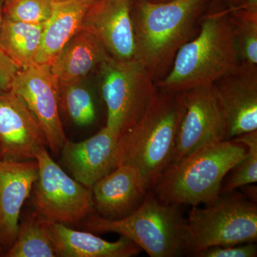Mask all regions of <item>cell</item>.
Wrapping results in <instances>:
<instances>
[{
	"label": "cell",
	"instance_id": "1f68e13d",
	"mask_svg": "<svg viewBox=\"0 0 257 257\" xmlns=\"http://www.w3.org/2000/svg\"><path fill=\"white\" fill-rule=\"evenodd\" d=\"M52 1H58V0H52Z\"/></svg>",
	"mask_w": 257,
	"mask_h": 257
},
{
	"label": "cell",
	"instance_id": "ffe728a7",
	"mask_svg": "<svg viewBox=\"0 0 257 257\" xmlns=\"http://www.w3.org/2000/svg\"><path fill=\"white\" fill-rule=\"evenodd\" d=\"M45 24H28L3 18L0 49L22 69L36 64Z\"/></svg>",
	"mask_w": 257,
	"mask_h": 257
},
{
	"label": "cell",
	"instance_id": "277c9868",
	"mask_svg": "<svg viewBox=\"0 0 257 257\" xmlns=\"http://www.w3.org/2000/svg\"><path fill=\"white\" fill-rule=\"evenodd\" d=\"M247 148L226 140L199 149L171 164L152 187L162 202L197 207L214 202L229 171L246 155Z\"/></svg>",
	"mask_w": 257,
	"mask_h": 257
},
{
	"label": "cell",
	"instance_id": "d4e9b609",
	"mask_svg": "<svg viewBox=\"0 0 257 257\" xmlns=\"http://www.w3.org/2000/svg\"><path fill=\"white\" fill-rule=\"evenodd\" d=\"M52 0H3V18L28 24H45L52 14Z\"/></svg>",
	"mask_w": 257,
	"mask_h": 257
},
{
	"label": "cell",
	"instance_id": "5b68a950",
	"mask_svg": "<svg viewBox=\"0 0 257 257\" xmlns=\"http://www.w3.org/2000/svg\"><path fill=\"white\" fill-rule=\"evenodd\" d=\"M181 207L162 202L150 190L128 215L106 219L95 214L86 221L85 228L91 232L125 236L151 257L182 256L186 255L187 219Z\"/></svg>",
	"mask_w": 257,
	"mask_h": 257
},
{
	"label": "cell",
	"instance_id": "f1b7e54d",
	"mask_svg": "<svg viewBox=\"0 0 257 257\" xmlns=\"http://www.w3.org/2000/svg\"><path fill=\"white\" fill-rule=\"evenodd\" d=\"M226 1L228 5V8H233V7L241 4L245 0H226Z\"/></svg>",
	"mask_w": 257,
	"mask_h": 257
},
{
	"label": "cell",
	"instance_id": "4316f807",
	"mask_svg": "<svg viewBox=\"0 0 257 257\" xmlns=\"http://www.w3.org/2000/svg\"><path fill=\"white\" fill-rule=\"evenodd\" d=\"M21 69L0 49V94L12 89L15 77Z\"/></svg>",
	"mask_w": 257,
	"mask_h": 257
},
{
	"label": "cell",
	"instance_id": "8992f818",
	"mask_svg": "<svg viewBox=\"0 0 257 257\" xmlns=\"http://www.w3.org/2000/svg\"><path fill=\"white\" fill-rule=\"evenodd\" d=\"M256 202L240 193H222L203 208L193 207L187 219L186 255L217 246L256 243Z\"/></svg>",
	"mask_w": 257,
	"mask_h": 257
},
{
	"label": "cell",
	"instance_id": "3957f363",
	"mask_svg": "<svg viewBox=\"0 0 257 257\" xmlns=\"http://www.w3.org/2000/svg\"><path fill=\"white\" fill-rule=\"evenodd\" d=\"M240 63L227 10L203 15L195 37L176 55L170 72L156 82L157 89L182 92L213 85Z\"/></svg>",
	"mask_w": 257,
	"mask_h": 257
},
{
	"label": "cell",
	"instance_id": "603a6c76",
	"mask_svg": "<svg viewBox=\"0 0 257 257\" xmlns=\"http://www.w3.org/2000/svg\"><path fill=\"white\" fill-rule=\"evenodd\" d=\"M82 81L58 82L59 104L74 124L87 126L95 119V105L90 91Z\"/></svg>",
	"mask_w": 257,
	"mask_h": 257
},
{
	"label": "cell",
	"instance_id": "ba28073f",
	"mask_svg": "<svg viewBox=\"0 0 257 257\" xmlns=\"http://www.w3.org/2000/svg\"><path fill=\"white\" fill-rule=\"evenodd\" d=\"M38 175L34 185L37 213L52 222L75 224L92 212V189L69 177L53 160L46 147L35 155Z\"/></svg>",
	"mask_w": 257,
	"mask_h": 257
},
{
	"label": "cell",
	"instance_id": "6da1fadb",
	"mask_svg": "<svg viewBox=\"0 0 257 257\" xmlns=\"http://www.w3.org/2000/svg\"><path fill=\"white\" fill-rule=\"evenodd\" d=\"M206 5L202 0H133L135 59L155 83L170 72L179 49L197 35Z\"/></svg>",
	"mask_w": 257,
	"mask_h": 257
},
{
	"label": "cell",
	"instance_id": "7402d4cb",
	"mask_svg": "<svg viewBox=\"0 0 257 257\" xmlns=\"http://www.w3.org/2000/svg\"><path fill=\"white\" fill-rule=\"evenodd\" d=\"M241 63L257 65V0L226 8Z\"/></svg>",
	"mask_w": 257,
	"mask_h": 257
},
{
	"label": "cell",
	"instance_id": "2e32d148",
	"mask_svg": "<svg viewBox=\"0 0 257 257\" xmlns=\"http://www.w3.org/2000/svg\"><path fill=\"white\" fill-rule=\"evenodd\" d=\"M118 138L105 126L84 141L72 143L67 140L60 152L73 178L92 188L99 179L114 170Z\"/></svg>",
	"mask_w": 257,
	"mask_h": 257
},
{
	"label": "cell",
	"instance_id": "8fae6325",
	"mask_svg": "<svg viewBox=\"0 0 257 257\" xmlns=\"http://www.w3.org/2000/svg\"><path fill=\"white\" fill-rule=\"evenodd\" d=\"M212 86L227 140L257 130V65L240 62Z\"/></svg>",
	"mask_w": 257,
	"mask_h": 257
},
{
	"label": "cell",
	"instance_id": "9a60e30c",
	"mask_svg": "<svg viewBox=\"0 0 257 257\" xmlns=\"http://www.w3.org/2000/svg\"><path fill=\"white\" fill-rule=\"evenodd\" d=\"M38 175L36 160L0 159V245L10 248L16 239L24 203Z\"/></svg>",
	"mask_w": 257,
	"mask_h": 257
},
{
	"label": "cell",
	"instance_id": "d6986e66",
	"mask_svg": "<svg viewBox=\"0 0 257 257\" xmlns=\"http://www.w3.org/2000/svg\"><path fill=\"white\" fill-rule=\"evenodd\" d=\"M96 0L53 1L50 18L44 25L37 64H50L65 44L79 31L87 10Z\"/></svg>",
	"mask_w": 257,
	"mask_h": 257
},
{
	"label": "cell",
	"instance_id": "83f0119b",
	"mask_svg": "<svg viewBox=\"0 0 257 257\" xmlns=\"http://www.w3.org/2000/svg\"><path fill=\"white\" fill-rule=\"evenodd\" d=\"M241 189H243V192H244V195L246 196L248 199L250 200L253 201V202H256V186L253 185V184H248V185L243 186L241 187Z\"/></svg>",
	"mask_w": 257,
	"mask_h": 257
},
{
	"label": "cell",
	"instance_id": "5bb4252c",
	"mask_svg": "<svg viewBox=\"0 0 257 257\" xmlns=\"http://www.w3.org/2000/svg\"><path fill=\"white\" fill-rule=\"evenodd\" d=\"M91 189L98 215L106 219H121L131 214L151 190L140 171L128 164L118 166Z\"/></svg>",
	"mask_w": 257,
	"mask_h": 257
},
{
	"label": "cell",
	"instance_id": "e0dca14e",
	"mask_svg": "<svg viewBox=\"0 0 257 257\" xmlns=\"http://www.w3.org/2000/svg\"><path fill=\"white\" fill-rule=\"evenodd\" d=\"M49 226L57 256L131 257L142 251L125 236L108 241L92 232L72 229L60 223L49 221Z\"/></svg>",
	"mask_w": 257,
	"mask_h": 257
},
{
	"label": "cell",
	"instance_id": "4dcf8cb0",
	"mask_svg": "<svg viewBox=\"0 0 257 257\" xmlns=\"http://www.w3.org/2000/svg\"><path fill=\"white\" fill-rule=\"evenodd\" d=\"M2 6H3V5L0 4V30H1L2 24H3V13H2Z\"/></svg>",
	"mask_w": 257,
	"mask_h": 257
},
{
	"label": "cell",
	"instance_id": "cb8c5ba5",
	"mask_svg": "<svg viewBox=\"0 0 257 257\" xmlns=\"http://www.w3.org/2000/svg\"><path fill=\"white\" fill-rule=\"evenodd\" d=\"M247 148L246 155L229 171L227 181L223 182L221 194L231 192L257 182V130L234 139Z\"/></svg>",
	"mask_w": 257,
	"mask_h": 257
},
{
	"label": "cell",
	"instance_id": "7c38bea8",
	"mask_svg": "<svg viewBox=\"0 0 257 257\" xmlns=\"http://www.w3.org/2000/svg\"><path fill=\"white\" fill-rule=\"evenodd\" d=\"M47 146L35 115L14 91L0 94V159L35 160L37 152Z\"/></svg>",
	"mask_w": 257,
	"mask_h": 257
},
{
	"label": "cell",
	"instance_id": "52a82bcc",
	"mask_svg": "<svg viewBox=\"0 0 257 257\" xmlns=\"http://www.w3.org/2000/svg\"><path fill=\"white\" fill-rule=\"evenodd\" d=\"M97 70L107 109L106 126L119 138L145 114L156 94V83L135 59L120 61L110 57Z\"/></svg>",
	"mask_w": 257,
	"mask_h": 257
},
{
	"label": "cell",
	"instance_id": "484cf974",
	"mask_svg": "<svg viewBox=\"0 0 257 257\" xmlns=\"http://www.w3.org/2000/svg\"><path fill=\"white\" fill-rule=\"evenodd\" d=\"M257 245L255 242L233 245L217 246L202 250L193 255L196 257H256Z\"/></svg>",
	"mask_w": 257,
	"mask_h": 257
},
{
	"label": "cell",
	"instance_id": "4fadbf2b",
	"mask_svg": "<svg viewBox=\"0 0 257 257\" xmlns=\"http://www.w3.org/2000/svg\"><path fill=\"white\" fill-rule=\"evenodd\" d=\"M133 0H96L83 18L79 30L92 34L115 60L135 59Z\"/></svg>",
	"mask_w": 257,
	"mask_h": 257
},
{
	"label": "cell",
	"instance_id": "30bf717a",
	"mask_svg": "<svg viewBox=\"0 0 257 257\" xmlns=\"http://www.w3.org/2000/svg\"><path fill=\"white\" fill-rule=\"evenodd\" d=\"M58 81L50 64H35L21 69L12 90L21 96L41 125L47 147L59 154L67 142L60 119Z\"/></svg>",
	"mask_w": 257,
	"mask_h": 257
},
{
	"label": "cell",
	"instance_id": "ac0fdd59",
	"mask_svg": "<svg viewBox=\"0 0 257 257\" xmlns=\"http://www.w3.org/2000/svg\"><path fill=\"white\" fill-rule=\"evenodd\" d=\"M110 57L95 37L80 30L51 62V71L58 82L83 80Z\"/></svg>",
	"mask_w": 257,
	"mask_h": 257
},
{
	"label": "cell",
	"instance_id": "f546056e",
	"mask_svg": "<svg viewBox=\"0 0 257 257\" xmlns=\"http://www.w3.org/2000/svg\"><path fill=\"white\" fill-rule=\"evenodd\" d=\"M155 2H158V3H165V2L171 1V0H154ZM204 2L205 4H209V3H215L221 1V0H202Z\"/></svg>",
	"mask_w": 257,
	"mask_h": 257
},
{
	"label": "cell",
	"instance_id": "9c48e42d",
	"mask_svg": "<svg viewBox=\"0 0 257 257\" xmlns=\"http://www.w3.org/2000/svg\"><path fill=\"white\" fill-rule=\"evenodd\" d=\"M182 94L184 111L176 137L172 163L202 147L227 140L224 116L213 86L193 88Z\"/></svg>",
	"mask_w": 257,
	"mask_h": 257
},
{
	"label": "cell",
	"instance_id": "7a4b0ae2",
	"mask_svg": "<svg viewBox=\"0 0 257 257\" xmlns=\"http://www.w3.org/2000/svg\"><path fill=\"white\" fill-rule=\"evenodd\" d=\"M184 111L182 92L157 89L143 116L118 138L114 169L123 164L134 166L151 189L173 162L176 137Z\"/></svg>",
	"mask_w": 257,
	"mask_h": 257
},
{
	"label": "cell",
	"instance_id": "44dd1931",
	"mask_svg": "<svg viewBox=\"0 0 257 257\" xmlns=\"http://www.w3.org/2000/svg\"><path fill=\"white\" fill-rule=\"evenodd\" d=\"M9 248L8 257L57 256L49 221L37 211L19 224L16 239Z\"/></svg>",
	"mask_w": 257,
	"mask_h": 257
}]
</instances>
